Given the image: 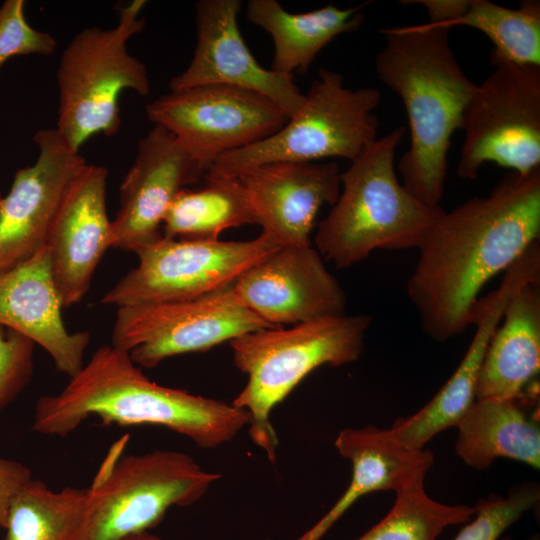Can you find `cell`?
<instances>
[{
    "label": "cell",
    "instance_id": "6da1fadb",
    "mask_svg": "<svg viewBox=\"0 0 540 540\" xmlns=\"http://www.w3.org/2000/svg\"><path fill=\"white\" fill-rule=\"evenodd\" d=\"M540 234V168L505 177L485 197L443 212L427 229L407 283L423 332L437 342L471 325L479 293Z\"/></svg>",
    "mask_w": 540,
    "mask_h": 540
},
{
    "label": "cell",
    "instance_id": "7a4b0ae2",
    "mask_svg": "<svg viewBox=\"0 0 540 540\" xmlns=\"http://www.w3.org/2000/svg\"><path fill=\"white\" fill-rule=\"evenodd\" d=\"M91 416L106 425H157L204 449L230 442L250 423L248 411L232 403L151 381L125 350L99 347L57 394L38 399L33 430L67 436Z\"/></svg>",
    "mask_w": 540,
    "mask_h": 540
},
{
    "label": "cell",
    "instance_id": "3957f363",
    "mask_svg": "<svg viewBox=\"0 0 540 540\" xmlns=\"http://www.w3.org/2000/svg\"><path fill=\"white\" fill-rule=\"evenodd\" d=\"M449 30L426 23L384 28L386 43L375 60L379 80L407 113L410 147L398 164L402 184L431 206H440L451 138L476 88L456 59Z\"/></svg>",
    "mask_w": 540,
    "mask_h": 540
},
{
    "label": "cell",
    "instance_id": "277c9868",
    "mask_svg": "<svg viewBox=\"0 0 540 540\" xmlns=\"http://www.w3.org/2000/svg\"><path fill=\"white\" fill-rule=\"evenodd\" d=\"M405 128L399 126L372 142L340 174V193L320 222L315 248L335 267L345 269L373 251L417 248L443 212L428 205L399 181L396 149Z\"/></svg>",
    "mask_w": 540,
    "mask_h": 540
},
{
    "label": "cell",
    "instance_id": "5b68a950",
    "mask_svg": "<svg viewBox=\"0 0 540 540\" xmlns=\"http://www.w3.org/2000/svg\"><path fill=\"white\" fill-rule=\"evenodd\" d=\"M371 321L365 314L324 317L251 331L229 342L235 366L248 377L232 404L249 412V436L272 463L278 447L270 420L274 407L316 368L357 361Z\"/></svg>",
    "mask_w": 540,
    "mask_h": 540
},
{
    "label": "cell",
    "instance_id": "8992f818",
    "mask_svg": "<svg viewBox=\"0 0 540 540\" xmlns=\"http://www.w3.org/2000/svg\"><path fill=\"white\" fill-rule=\"evenodd\" d=\"M144 0L120 10L112 28L87 27L63 50L57 69L59 134L75 150L92 136L115 134L120 125L119 96L132 90L147 96L151 84L145 64L129 53L128 41L145 25Z\"/></svg>",
    "mask_w": 540,
    "mask_h": 540
},
{
    "label": "cell",
    "instance_id": "52a82bcc",
    "mask_svg": "<svg viewBox=\"0 0 540 540\" xmlns=\"http://www.w3.org/2000/svg\"><path fill=\"white\" fill-rule=\"evenodd\" d=\"M112 446L92 484L77 540H127L149 532L174 506H190L221 478L191 456L154 450L121 457Z\"/></svg>",
    "mask_w": 540,
    "mask_h": 540
},
{
    "label": "cell",
    "instance_id": "ba28073f",
    "mask_svg": "<svg viewBox=\"0 0 540 540\" xmlns=\"http://www.w3.org/2000/svg\"><path fill=\"white\" fill-rule=\"evenodd\" d=\"M300 109L273 135L219 157L208 177H237L275 162H318L339 157L350 162L377 139L374 110L381 101L372 87L350 89L343 76L320 69Z\"/></svg>",
    "mask_w": 540,
    "mask_h": 540
},
{
    "label": "cell",
    "instance_id": "9c48e42d",
    "mask_svg": "<svg viewBox=\"0 0 540 540\" xmlns=\"http://www.w3.org/2000/svg\"><path fill=\"white\" fill-rule=\"evenodd\" d=\"M491 62L493 71L476 84L462 117V179H475L487 162L519 175L540 168V67L494 55Z\"/></svg>",
    "mask_w": 540,
    "mask_h": 540
},
{
    "label": "cell",
    "instance_id": "30bf717a",
    "mask_svg": "<svg viewBox=\"0 0 540 540\" xmlns=\"http://www.w3.org/2000/svg\"><path fill=\"white\" fill-rule=\"evenodd\" d=\"M281 247L264 233L248 241L168 239L135 251L138 264L101 299L117 308L196 299L230 287Z\"/></svg>",
    "mask_w": 540,
    "mask_h": 540
},
{
    "label": "cell",
    "instance_id": "8fae6325",
    "mask_svg": "<svg viewBox=\"0 0 540 540\" xmlns=\"http://www.w3.org/2000/svg\"><path fill=\"white\" fill-rule=\"evenodd\" d=\"M146 114L171 132L206 172L219 157L264 140L289 119L257 92L218 84L170 90L150 102Z\"/></svg>",
    "mask_w": 540,
    "mask_h": 540
},
{
    "label": "cell",
    "instance_id": "7c38bea8",
    "mask_svg": "<svg viewBox=\"0 0 540 540\" xmlns=\"http://www.w3.org/2000/svg\"><path fill=\"white\" fill-rule=\"evenodd\" d=\"M263 328L276 327L243 306L230 286L192 300L120 307L111 344L139 367L153 368Z\"/></svg>",
    "mask_w": 540,
    "mask_h": 540
},
{
    "label": "cell",
    "instance_id": "4fadbf2b",
    "mask_svg": "<svg viewBox=\"0 0 540 540\" xmlns=\"http://www.w3.org/2000/svg\"><path fill=\"white\" fill-rule=\"evenodd\" d=\"M231 290L273 327L346 314V294L311 243L279 247L238 277Z\"/></svg>",
    "mask_w": 540,
    "mask_h": 540
},
{
    "label": "cell",
    "instance_id": "5bb4252c",
    "mask_svg": "<svg viewBox=\"0 0 540 540\" xmlns=\"http://www.w3.org/2000/svg\"><path fill=\"white\" fill-rule=\"evenodd\" d=\"M37 160L17 170L0 201V270L34 255L46 242L73 179L87 163L56 129L38 130Z\"/></svg>",
    "mask_w": 540,
    "mask_h": 540
},
{
    "label": "cell",
    "instance_id": "9a60e30c",
    "mask_svg": "<svg viewBox=\"0 0 540 540\" xmlns=\"http://www.w3.org/2000/svg\"><path fill=\"white\" fill-rule=\"evenodd\" d=\"M205 173L171 132L154 125L139 139L133 164L121 183L120 207L111 221V247L135 253L160 238L177 194Z\"/></svg>",
    "mask_w": 540,
    "mask_h": 540
},
{
    "label": "cell",
    "instance_id": "2e32d148",
    "mask_svg": "<svg viewBox=\"0 0 540 540\" xmlns=\"http://www.w3.org/2000/svg\"><path fill=\"white\" fill-rule=\"evenodd\" d=\"M239 0L196 3L197 42L189 66L169 82L171 91L201 85H228L257 92L278 105L289 118L304 102L292 75L259 65L238 26Z\"/></svg>",
    "mask_w": 540,
    "mask_h": 540
},
{
    "label": "cell",
    "instance_id": "e0dca14e",
    "mask_svg": "<svg viewBox=\"0 0 540 540\" xmlns=\"http://www.w3.org/2000/svg\"><path fill=\"white\" fill-rule=\"evenodd\" d=\"M536 280H540V253L529 248L504 271L499 286L477 300L471 315L475 334L448 381L420 410L398 418L388 429L397 441L413 449H425L437 434L457 426L476 400L478 376L487 347L510 299L519 287Z\"/></svg>",
    "mask_w": 540,
    "mask_h": 540
},
{
    "label": "cell",
    "instance_id": "ac0fdd59",
    "mask_svg": "<svg viewBox=\"0 0 540 540\" xmlns=\"http://www.w3.org/2000/svg\"><path fill=\"white\" fill-rule=\"evenodd\" d=\"M106 167L86 163L71 182L50 229L46 246L63 308L79 303L110 245Z\"/></svg>",
    "mask_w": 540,
    "mask_h": 540
},
{
    "label": "cell",
    "instance_id": "d6986e66",
    "mask_svg": "<svg viewBox=\"0 0 540 540\" xmlns=\"http://www.w3.org/2000/svg\"><path fill=\"white\" fill-rule=\"evenodd\" d=\"M340 169L335 162H275L241 173L262 227L280 246L304 245L320 209L333 205L340 193Z\"/></svg>",
    "mask_w": 540,
    "mask_h": 540
},
{
    "label": "cell",
    "instance_id": "ffe728a7",
    "mask_svg": "<svg viewBox=\"0 0 540 540\" xmlns=\"http://www.w3.org/2000/svg\"><path fill=\"white\" fill-rule=\"evenodd\" d=\"M47 246L27 260L0 270V326L41 346L56 369L70 377L80 371L90 341L88 332H69L62 319Z\"/></svg>",
    "mask_w": 540,
    "mask_h": 540
},
{
    "label": "cell",
    "instance_id": "44dd1931",
    "mask_svg": "<svg viewBox=\"0 0 540 540\" xmlns=\"http://www.w3.org/2000/svg\"><path fill=\"white\" fill-rule=\"evenodd\" d=\"M335 447L351 463L350 483L330 510L295 540H320L361 497L376 491L396 492L408 482L426 477L434 463L430 450L407 447L388 429L371 425L341 430Z\"/></svg>",
    "mask_w": 540,
    "mask_h": 540
},
{
    "label": "cell",
    "instance_id": "7402d4cb",
    "mask_svg": "<svg viewBox=\"0 0 540 540\" xmlns=\"http://www.w3.org/2000/svg\"><path fill=\"white\" fill-rule=\"evenodd\" d=\"M540 370V280L519 287L487 347L476 399L536 403Z\"/></svg>",
    "mask_w": 540,
    "mask_h": 540
},
{
    "label": "cell",
    "instance_id": "603a6c76",
    "mask_svg": "<svg viewBox=\"0 0 540 540\" xmlns=\"http://www.w3.org/2000/svg\"><path fill=\"white\" fill-rule=\"evenodd\" d=\"M531 404L514 399H476L457 424L455 451L469 467L489 468L496 459H513L539 470L540 426Z\"/></svg>",
    "mask_w": 540,
    "mask_h": 540
},
{
    "label": "cell",
    "instance_id": "cb8c5ba5",
    "mask_svg": "<svg viewBox=\"0 0 540 540\" xmlns=\"http://www.w3.org/2000/svg\"><path fill=\"white\" fill-rule=\"evenodd\" d=\"M365 5L341 9L328 4L305 13H291L276 0H250L246 16L273 39V71L305 74L328 43L342 33L360 28Z\"/></svg>",
    "mask_w": 540,
    "mask_h": 540
},
{
    "label": "cell",
    "instance_id": "d4e9b609",
    "mask_svg": "<svg viewBox=\"0 0 540 540\" xmlns=\"http://www.w3.org/2000/svg\"><path fill=\"white\" fill-rule=\"evenodd\" d=\"M198 190H181L170 205L162 236L168 239L217 240L225 230L258 224L248 193L237 177H208Z\"/></svg>",
    "mask_w": 540,
    "mask_h": 540
},
{
    "label": "cell",
    "instance_id": "484cf974",
    "mask_svg": "<svg viewBox=\"0 0 540 540\" xmlns=\"http://www.w3.org/2000/svg\"><path fill=\"white\" fill-rule=\"evenodd\" d=\"M88 488L50 489L31 478L11 501L4 540H77Z\"/></svg>",
    "mask_w": 540,
    "mask_h": 540
},
{
    "label": "cell",
    "instance_id": "4316f807",
    "mask_svg": "<svg viewBox=\"0 0 540 540\" xmlns=\"http://www.w3.org/2000/svg\"><path fill=\"white\" fill-rule=\"evenodd\" d=\"M468 26L493 43L491 55L520 65L540 67V4L522 1L511 9L487 0H469L465 12L447 28Z\"/></svg>",
    "mask_w": 540,
    "mask_h": 540
},
{
    "label": "cell",
    "instance_id": "83f0119b",
    "mask_svg": "<svg viewBox=\"0 0 540 540\" xmlns=\"http://www.w3.org/2000/svg\"><path fill=\"white\" fill-rule=\"evenodd\" d=\"M425 478H416L397 490L386 516L355 540H437L446 528L473 517L474 506L431 498L425 490Z\"/></svg>",
    "mask_w": 540,
    "mask_h": 540
},
{
    "label": "cell",
    "instance_id": "f1b7e54d",
    "mask_svg": "<svg viewBox=\"0 0 540 540\" xmlns=\"http://www.w3.org/2000/svg\"><path fill=\"white\" fill-rule=\"evenodd\" d=\"M540 500L536 482H521L506 496L490 494L474 506V519L453 540H499L501 535Z\"/></svg>",
    "mask_w": 540,
    "mask_h": 540
},
{
    "label": "cell",
    "instance_id": "f546056e",
    "mask_svg": "<svg viewBox=\"0 0 540 540\" xmlns=\"http://www.w3.org/2000/svg\"><path fill=\"white\" fill-rule=\"evenodd\" d=\"M24 0H6L0 6V70L4 63L18 55H51L56 39L33 28L24 14Z\"/></svg>",
    "mask_w": 540,
    "mask_h": 540
},
{
    "label": "cell",
    "instance_id": "4dcf8cb0",
    "mask_svg": "<svg viewBox=\"0 0 540 540\" xmlns=\"http://www.w3.org/2000/svg\"><path fill=\"white\" fill-rule=\"evenodd\" d=\"M35 343L0 326V412L27 386L33 372Z\"/></svg>",
    "mask_w": 540,
    "mask_h": 540
},
{
    "label": "cell",
    "instance_id": "1f68e13d",
    "mask_svg": "<svg viewBox=\"0 0 540 540\" xmlns=\"http://www.w3.org/2000/svg\"><path fill=\"white\" fill-rule=\"evenodd\" d=\"M32 478L21 462L0 457V527L5 528L9 507L17 492Z\"/></svg>",
    "mask_w": 540,
    "mask_h": 540
},
{
    "label": "cell",
    "instance_id": "d6a6232c",
    "mask_svg": "<svg viewBox=\"0 0 540 540\" xmlns=\"http://www.w3.org/2000/svg\"><path fill=\"white\" fill-rule=\"evenodd\" d=\"M402 3L421 4L429 16L426 22L428 26L447 28L450 22L465 12L469 0H413L402 1Z\"/></svg>",
    "mask_w": 540,
    "mask_h": 540
},
{
    "label": "cell",
    "instance_id": "836d02e7",
    "mask_svg": "<svg viewBox=\"0 0 540 540\" xmlns=\"http://www.w3.org/2000/svg\"><path fill=\"white\" fill-rule=\"evenodd\" d=\"M127 540H160L157 536L145 532L128 538Z\"/></svg>",
    "mask_w": 540,
    "mask_h": 540
},
{
    "label": "cell",
    "instance_id": "e575fe53",
    "mask_svg": "<svg viewBox=\"0 0 540 540\" xmlns=\"http://www.w3.org/2000/svg\"><path fill=\"white\" fill-rule=\"evenodd\" d=\"M499 540H513V539H511L509 537H505V538H500Z\"/></svg>",
    "mask_w": 540,
    "mask_h": 540
},
{
    "label": "cell",
    "instance_id": "d590c367",
    "mask_svg": "<svg viewBox=\"0 0 540 540\" xmlns=\"http://www.w3.org/2000/svg\"><path fill=\"white\" fill-rule=\"evenodd\" d=\"M1 199H2V195L0 194V201H1Z\"/></svg>",
    "mask_w": 540,
    "mask_h": 540
}]
</instances>
